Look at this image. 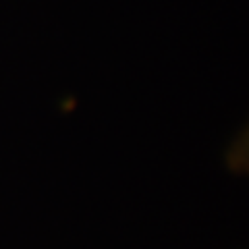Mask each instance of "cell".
I'll use <instances>...</instances> for the list:
<instances>
[{
    "mask_svg": "<svg viewBox=\"0 0 249 249\" xmlns=\"http://www.w3.org/2000/svg\"><path fill=\"white\" fill-rule=\"evenodd\" d=\"M227 164L235 173L249 177V124L245 127L243 133L231 143L227 152Z\"/></svg>",
    "mask_w": 249,
    "mask_h": 249,
    "instance_id": "obj_1",
    "label": "cell"
}]
</instances>
